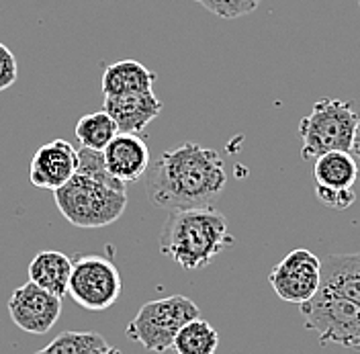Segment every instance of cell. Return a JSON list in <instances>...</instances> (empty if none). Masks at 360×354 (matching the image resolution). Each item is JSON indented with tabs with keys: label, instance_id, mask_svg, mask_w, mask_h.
Instances as JSON below:
<instances>
[{
	"label": "cell",
	"instance_id": "6da1fadb",
	"mask_svg": "<svg viewBox=\"0 0 360 354\" xmlns=\"http://www.w3.org/2000/svg\"><path fill=\"white\" fill-rule=\"evenodd\" d=\"M227 184L221 156L195 141H184L176 150L164 152L156 162L148 197L168 211L211 207Z\"/></svg>",
	"mask_w": 360,
	"mask_h": 354
},
{
	"label": "cell",
	"instance_id": "7a4b0ae2",
	"mask_svg": "<svg viewBox=\"0 0 360 354\" xmlns=\"http://www.w3.org/2000/svg\"><path fill=\"white\" fill-rule=\"evenodd\" d=\"M127 187L111 177L103 152L80 148L78 170L53 199L68 223L82 229H96L115 223L127 207Z\"/></svg>",
	"mask_w": 360,
	"mask_h": 354
},
{
	"label": "cell",
	"instance_id": "3957f363",
	"mask_svg": "<svg viewBox=\"0 0 360 354\" xmlns=\"http://www.w3.org/2000/svg\"><path fill=\"white\" fill-rule=\"evenodd\" d=\"M231 244L227 220L213 207L170 211L160 232V252L184 270L209 266Z\"/></svg>",
	"mask_w": 360,
	"mask_h": 354
},
{
	"label": "cell",
	"instance_id": "277c9868",
	"mask_svg": "<svg viewBox=\"0 0 360 354\" xmlns=\"http://www.w3.org/2000/svg\"><path fill=\"white\" fill-rule=\"evenodd\" d=\"M359 117L352 103L338 99L317 101L311 113L299 123L301 158L317 160L328 152H350Z\"/></svg>",
	"mask_w": 360,
	"mask_h": 354
},
{
	"label": "cell",
	"instance_id": "5b68a950",
	"mask_svg": "<svg viewBox=\"0 0 360 354\" xmlns=\"http://www.w3.org/2000/svg\"><path fill=\"white\" fill-rule=\"evenodd\" d=\"M195 317H201L199 308L184 295L154 299L139 308L134 320L127 324L125 334L150 353H166L172 348L180 328Z\"/></svg>",
	"mask_w": 360,
	"mask_h": 354
},
{
	"label": "cell",
	"instance_id": "8992f818",
	"mask_svg": "<svg viewBox=\"0 0 360 354\" xmlns=\"http://www.w3.org/2000/svg\"><path fill=\"white\" fill-rule=\"evenodd\" d=\"M305 328L319 336V342L360 350V305L319 287L314 297L299 305Z\"/></svg>",
	"mask_w": 360,
	"mask_h": 354
},
{
	"label": "cell",
	"instance_id": "52a82bcc",
	"mask_svg": "<svg viewBox=\"0 0 360 354\" xmlns=\"http://www.w3.org/2000/svg\"><path fill=\"white\" fill-rule=\"evenodd\" d=\"M121 274L112 260L101 254H76L68 295L84 310L103 311L115 305L121 295Z\"/></svg>",
	"mask_w": 360,
	"mask_h": 354
},
{
	"label": "cell",
	"instance_id": "ba28073f",
	"mask_svg": "<svg viewBox=\"0 0 360 354\" xmlns=\"http://www.w3.org/2000/svg\"><path fill=\"white\" fill-rule=\"evenodd\" d=\"M269 283L278 299L303 305L321 287V260L314 252L297 248L270 270Z\"/></svg>",
	"mask_w": 360,
	"mask_h": 354
},
{
	"label": "cell",
	"instance_id": "9c48e42d",
	"mask_svg": "<svg viewBox=\"0 0 360 354\" xmlns=\"http://www.w3.org/2000/svg\"><path fill=\"white\" fill-rule=\"evenodd\" d=\"M8 315L22 332L47 334L62 315V299L31 281L13 291L8 299Z\"/></svg>",
	"mask_w": 360,
	"mask_h": 354
},
{
	"label": "cell",
	"instance_id": "30bf717a",
	"mask_svg": "<svg viewBox=\"0 0 360 354\" xmlns=\"http://www.w3.org/2000/svg\"><path fill=\"white\" fill-rule=\"evenodd\" d=\"M78 170V152L66 139H51L44 144L29 164V180L44 191H58Z\"/></svg>",
	"mask_w": 360,
	"mask_h": 354
},
{
	"label": "cell",
	"instance_id": "8fae6325",
	"mask_svg": "<svg viewBox=\"0 0 360 354\" xmlns=\"http://www.w3.org/2000/svg\"><path fill=\"white\" fill-rule=\"evenodd\" d=\"M103 158L111 177L127 187L146 175L150 164V148L137 133H117L103 150Z\"/></svg>",
	"mask_w": 360,
	"mask_h": 354
},
{
	"label": "cell",
	"instance_id": "7c38bea8",
	"mask_svg": "<svg viewBox=\"0 0 360 354\" xmlns=\"http://www.w3.org/2000/svg\"><path fill=\"white\" fill-rule=\"evenodd\" d=\"M103 111H107L115 119L119 133H141L156 119L162 111V103L154 94L148 92H134L123 96H105Z\"/></svg>",
	"mask_w": 360,
	"mask_h": 354
},
{
	"label": "cell",
	"instance_id": "4fadbf2b",
	"mask_svg": "<svg viewBox=\"0 0 360 354\" xmlns=\"http://www.w3.org/2000/svg\"><path fill=\"white\" fill-rule=\"evenodd\" d=\"M321 289L360 305V252L326 256L321 260Z\"/></svg>",
	"mask_w": 360,
	"mask_h": 354
},
{
	"label": "cell",
	"instance_id": "5bb4252c",
	"mask_svg": "<svg viewBox=\"0 0 360 354\" xmlns=\"http://www.w3.org/2000/svg\"><path fill=\"white\" fill-rule=\"evenodd\" d=\"M156 82V72L135 60H119L105 68L101 89L105 96H123L134 92H148Z\"/></svg>",
	"mask_w": 360,
	"mask_h": 354
},
{
	"label": "cell",
	"instance_id": "9a60e30c",
	"mask_svg": "<svg viewBox=\"0 0 360 354\" xmlns=\"http://www.w3.org/2000/svg\"><path fill=\"white\" fill-rule=\"evenodd\" d=\"M72 274V258L58 250H44L29 265V281L56 297H66Z\"/></svg>",
	"mask_w": 360,
	"mask_h": 354
},
{
	"label": "cell",
	"instance_id": "2e32d148",
	"mask_svg": "<svg viewBox=\"0 0 360 354\" xmlns=\"http://www.w3.org/2000/svg\"><path fill=\"white\" fill-rule=\"evenodd\" d=\"M314 184L319 189L348 191L359 178V162L350 152H328L314 160Z\"/></svg>",
	"mask_w": 360,
	"mask_h": 354
},
{
	"label": "cell",
	"instance_id": "e0dca14e",
	"mask_svg": "<svg viewBox=\"0 0 360 354\" xmlns=\"http://www.w3.org/2000/svg\"><path fill=\"white\" fill-rule=\"evenodd\" d=\"M217 346L219 334L202 317L186 322L172 344V348L179 354H215Z\"/></svg>",
	"mask_w": 360,
	"mask_h": 354
},
{
	"label": "cell",
	"instance_id": "ac0fdd59",
	"mask_svg": "<svg viewBox=\"0 0 360 354\" xmlns=\"http://www.w3.org/2000/svg\"><path fill=\"white\" fill-rule=\"evenodd\" d=\"M74 133H76L78 141L82 144V148L103 152L111 144L112 137L119 133V129H117V123L109 113L96 111L80 117Z\"/></svg>",
	"mask_w": 360,
	"mask_h": 354
},
{
	"label": "cell",
	"instance_id": "d6986e66",
	"mask_svg": "<svg viewBox=\"0 0 360 354\" xmlns=\"http://www.w3.org/2000/svg\"><path fill=\"white\" fill-rule=\"evenodd\" d=\"M107 348V340L98 332H62L33 354H98Z\"/></svg>",
	"mask_w": 360,
	"mask_h": 354
},
{
	"label": "cell",
	"instance_id": "ffe728a7",
	"mask_svg": "<svg viewBox=\"0 0 360 354\" xmlns=\"http://www.w3.org/2000/svg\"><path fill=\"white\" fill-rule=\"evenodd\" d=\"M195 2L221 19H240L254 13L262 0H195Z\"/></svg>",
	"mask_w": 360,
	"mask_h": 354
},
{
	"label": "cell",
	"instance_id": "44dd1931",
	"mask_svg": "<svg viewBox=\"0 0 360 354\" xmlns=\"http://www.w3.org/2000/svg\"><path fill=\"white\" fill-rule=\"evenodd\" d=\"M315 197L321 205L330 207V209H336V211H344L348 207L354 205L356 201V193L354 189H348V191H334V189H319L315 187Z\"/></svg>",
	"mask_w": 360,
	"mask_h": 354
},
{
	"label": "cell",
	"instance_id": "7402d4cb",
	"mask_svg": "<svg viewBox=\"0 0 360 354\" xmlns=\"http://www.w3.org/2000/svg\"><path fill=\"white\" fill-rule=\"evenodd\" d=\"M17 78H19L17 58L6 45L0 44V92L11 89L17 82Z\"/></svg>",
	"mask_w": 360,
	"mask_h": 354
},
{
	"label": "cell",
	"instance_id": "603a6c76",
	"mask_svg": "<svg viewBox=\"0 0 360 354\" xmlns=\"http://www.w3.org/2000/svg\"><path fill=\"white\" fill-rule=\"evenodd\" d=\"M350 154L354 156L356 162H360V117L359 125H356V132H354V139H352V146H350Z\"/></svg>",
	"mask_w": 360,
	"mask_h": 354
},
{
	"label": "cell",
	"instance_id": "cb8c5ba5",
	"mask_svg": "<svg viewBox=\"0 0 360 354\" xmlns=\"http://www.w3.org/2000/svg\"><path fill=\"white\" fill-rule=\"evenodd\" d=\"M98 354H121V350H119V348H112V346H109L107 350H103V353H98Z\"/></svg>",
	"mask_w": 360,
	"mask_h": 354
},
{
	"label": "cell",
	"instance_id": "d4e9b609",
	"mask_svg": "<svg viewBox=\"0 0 360 354\" xmlns=\"http://www.w3.org/2000/svg\"><path fill=\"white\" fill-rule=\"evenodd\" d=\"M356 2H359V6H360V0H356Z\"/></svg>",
	"mask_w": 360,
	"mask_h": 354
}]
</instances>
